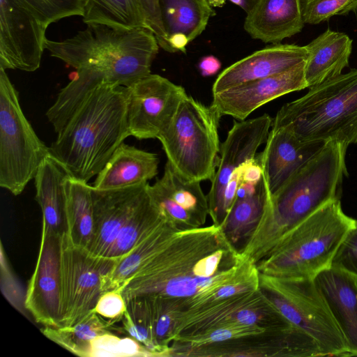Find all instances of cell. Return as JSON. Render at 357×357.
<instances>
[{"mask_svg": "<svg viewBox=\"0 0 357 357\" xmlns=\"http://www.w3.org/2000/svg\"><path fill=\"white\" fill-rule=\"evenodd\" d=\"M260 289L256 265L221 227L178 231L123 289L127 301L146 298L152 310L181 317L229 297ZM175 322V324H176Z\"/></svg>", "mask_w": 357, "mask_h": 357, "instance_id": "cell-1", "label": "cell"}, {"mask_svg": "<svg viewBox=\"0 0 357 357\" xmlns=\"http://www.w3.org/2000/svg\"><path fill=\"white\" fill-rule=\"evenodd\" d=\"M348 146L326 142L274 195L251 236L241 249L255 264L264 257L291 230L331 200L340 197Z\"/></svg>", "mask_w": 357, "mask_h": 357, "instance_id": "cell-2", "label": "cell"}, {"mask_svg": "<svg viewBox=\"0 0 357 357\" xmlns=\"http://www.w3.org/2000/svg\"><path fill=\"white\" fill-rule=\"evenodd\" d=\"M128 136L126 88L102 84L86 96L49 149L70 176L87 183Z\"/></svg>", "mask_w": 357, "mask_h": 357, "instance_id": "cell-3", "label": "cell"}, {"mask_svg": "<svg viewBox=\"0 0 357 357\" xmlns=\"http://www.w3.org/2000/svg\"><path fill=\"white\" fill-rule=\"evenodd\" d=\"M45 46L52 56L75 69H96L105 84L123 87L151 74L160 47L147 28L123 30L103 24H89L60 41L47 38Z\"/></svg>", "mask_w": 357, "mask_h": 357, "instance_id": "cell-4", "label": "cell"}, {"mask_svg": "<svg viewBox=\"0 0 357 357\" xmlns=\"http://www.w3.org/2000/svg\"><path fill=\"white\" fill-rule=\"evenodd\" d=\"M286 103L272 128H284L303 142L357 143V68L309 88Z\"/></svg>", "mask_w": 357, "mask_h": 357, "instance_id": "cell-5", "label": "cell"}, {"mask_svg": "<svg viewBox=\"0 0 357 357\" xmlns=\"http://www.w3.org/2000/svg\"><path fill=\"white\" fill-rule=\"evenodd\" d=\"M356 225L335 198L284 235L255 265L261 274L314 278L330 268L341 243Z\"/></svg>", "mask_w": 357, "mask_h": 357, "instance_id": "cell-6", "label": "cell"}, {"mask_svg": "<svg viewBox=\"0 0 357 357\" xmlns=\"http://www.w3.org/2000/svg\"><path fill=\"white\" fill-rule=\"evenodd\" d=\"M220 117L211 105L187 95L158 136L167 161L184 178L199 182L213 180L220 150Z\"/></svg>", "mask_w": 357, "mask_h": 357, "instance_id": "cell-7", "label": "cell"}, {"mask_svg": "<svg viewBox=\"0 0 357 357\" xmlns=\"http://www.w3.org/2000/svg\"><path fill=\"white\" fill-rule=\"evenodd\" d=\"M50 154L25 117L6 70L0 68V186L21 194Z\"/></svg>", "mask_w": 357, "mask_h": 357, "instance_id": "cell-8", "label": "cell"}, {"mask_svg": "<svg viewBox=\"0 0 357 357\" xmlns=\"http://www.w3.org/2000/svg\"><path fill=\"white\" fill-rule=\"evenodd\" d=\"M259 275L264 296L284 317L317 342L324 356H351L313 278Z\"/></svg>", "mask_w": 357, "mask_h": 357, "instance_id": "cell-9", "label": "cell"}, {"mask_svg": "<svg viewBox=\"0 0 357 357\" xmlns=\"http://www.w3.org/2000/svg\"><path fill=\"white\" fill-rule=\"evenodd\" d=\"M121 258L102 257L63 237L61 258V327L70 326L92 312L102 293L103 277Z\"/></svg>", "mask_w": 357, "mask_h": 357, "instance_id": "cell-10", "label": "cell"}, {"mask_svg": "<svg viewBox=\"0 0 357 357\" xmlns=\"http://www.w3.org/2000/svg\"><path fill=\"white\" fill-rule=\"evenodd\" d=\"M292 324L259 289L229 297L180 318L174 327L170 346L224 326L256 325L278 329Z\"/></svg>", "mask_w": 357, "mask_h": 357, "instance_id": "cell-11", "label": "cell"}, {"mask_svg": "<svg viewBox=\"0 0 357 357\" xmlns=\"http://www.w3.org/2000/svg\"><path fill=\"white\" fill-rule=\"evenodd\" d=\"M273 119L267 114L234 121L225 140L220 144L216 171L207 195L209 216L213 225L221 227L225 219L224 196L228 183L241 180L245 163L256 156L268 137Z\"/></svg>", "mask_w": 357, "mask_h": 357, "instance_id": "cell-12", "label": "cell"}, {"mask_svg": "<svg viewBox=\"0 0 357 357\" xmlns=\"http://www.w3.org/2000/svg\"><path fill=\"white\" fill-rule=\"evenodd\" d=\"M125 88L128 130L137 139H158L187 96L183 86L151 73Z\"/></svg>", "mask_w": 357, "mask_h": 357, "instance_id": "cell-13", "label": "cell"}, {"mask_svg": "<svg viewBox=\"0 0 357 357\" xmlns=\"http://www.w3.org/2000/svg\"><path fill=\"white\" fill-rule=\"evenodd\" d=\"M47 26L13 0H0V68L36 70Z\"/></svg>", "mask_w": 357, "mask_h": 357, "instance_id": "cell-14", "label": "cell"}, {"mask_svg": "<svg viewBox=\"0 0 357 357\" xmlns=\"http://www.w3.org/2000/svg\"><path fill=\"white\" fill-rule=\"evenodd\" d=\"M63 237L42 228L35 270L24 296V307L36 322L61 327V258Z\"/></svg>", "mask_w": 357, "mask_h": 357, "instance_id": "cell-15", "label": "cell"}, {"mask_svg": "<svg viewBox=\"0 0 357 357\" xmlns=\"http://www.w3.org/2000/svg\"><path fill=\"white\" fill-rule=\"evenodd\" d=\"M149 193L165 220L178 231L204 227L209 206L200 182L190 181L179 174L167 161L161 178Z\"/></svg>", "mask_w": 357, "mask_h": 357, "instance_id": "cell-16", "label": "cell"}, {"mask_svg": "<svg viewBox=\"0 0 357 357\" xmlns=\"http://www.w3.org/2000/svg\"><path fill=\"white\" fill-rule=\"evenodd\" d=\"M305 66L303 61L284 73L213 93L211 105L220 116L245 120L261 105L287 93L307 88Z\"/></svg>", "mask_w": 357, "mask_h": 357, "instance_id": "cell-17", "label": "cell"}, {"mask_svg": "<svg viewBox=\"0 0 357 357\" xmlns=\"http://www.w3.org/2000/svg\"><path fill=\"white\" fill-rule=\"evenodd\" d=\"M149 185L146 182L109 190H98L92 187L93 235L86 249L90 253L108 257L121 229L148 193Z\"/></svg>", "mask_w": 357, "mask_h": 357, "instance_id": "cell-18", "label": "cell"}, {"mask_svg": "<svg viewBox=\"0 0 357 357\" xmlns=\"http://www.w3.org/2000/svg\"><path fill=\"white\" fill-rule=\"evenodd\" d=\"M325 144L303 142L284 128H272L264 149L258 155L269 197L278 191Z\"/></svg>", "mask_w": 357, "mask_h": 357, "instance_id": "cell-19", "label": "cell"}, {"mask_svg": "<svg viewBox=\"0 0 357 357\" xmlns=\"http://www.w3.org/2000/svg\"><path fill=\"white\" fill-rule=\"evenodd\" d=\"M305 46L274 44L235 62L220 73L212 87L216 93L251 81L287 71L305 61Z\"/></svg>", "mask_w": 357, "mask_h": 357, "instance_id": "cell-20", "label": "cell"}, {"mask_svg": "<svg viewBox=\"0 0 357 357\" xmlns=\"http://www.w3.org/2000/svg\"><path fill=\"white\" fill-rule=\"evenodd\" d=\"M351 356H357V278L330 267L313 278Z\"/></svg>", "mask_w": 357, "mask_h": 357, "instance_id": "cell-21", "label": "cell"}, {"mask_svg": "<svg viewBox=\"0 0 357 357\" xmlns=\"http://www.w3.org/2000/svg\"><path fill=\"white\" fill-rule=\"evenodd\" d=\"M302 0H256L243 27L254 39L277 44L301 31Z\"/></svg>", "mask_w": 357, "mask_h": 357, "instance_id": "cell-22", "label": "cell"}, {"mask_svg": "<svg viewBox=\"0 0 357 357\" xmlns=\"http://www.w3.org/2000/svg\"><path fill=\"white\" fill-rule=\"evenodd\" d=\"M159 162L156 154L122 142L97 174L92 187L109 190L148 182L158 174Z\"/></svg>", "mask_w": 357, "mask_h": 357, "instance_id": "cell-23", "label": "cell"}, {"mask_svg": "<svg viewBox=\"0 0 357 357\" xmlns=\"http://www.w3.org/2000/svg\"><path fill=\"white\" fill-rule=\"evenodd\" d=\"M68 173L51 155L35 176L36 200L41 208L43 227L61 237L68 236L67 195L65 181Z\"/></svg>", "mask_w": 357, "mask_h": 357, "instance_id": "cell-24", "label": "cell"}, {"mask_svg": "<svg viewBox=\"0 0 357 357\" xmlns=\"http://www.w3.org/2000/svg\"><path fill=\"white\" fill-rule=\"evenodd\" d=\"M305 77L311 88L342 74L349 66L352 40L345 33L329 29L305 45Z\"/></svg>", "mask_w": 357, "mask_h": 357, "instance_id": "cell-25", "label": "cell"}, {"mask_svg": "<svg viewBox=\"0 0 357 357\" xmlns=\"http://www.w3.org/2000/svg\"><path fill=\"white\" fill-rule=\"evenodd\" d=\"M178 230L165 220L151 234L121 257L103 277L102 292L121 289L167 244Z\"/></svg>", "mask_w": 357, "mask_h": 357, "instance_id": "cell-26", "label": "cell"}, {"mask_svg": "<svg viewBox=\"0 0 357 357\" xmlns=\"http://www.w3.org/2000/svg\"><path fill=\"white\" fill-rule=\"evenodd\" d=\"M160 10L167 43L174 36L192 41L205 29L215 15L208 0H159Z\"/></svg>", "mask_w": 357, "mask_h": 357, "instance_id": "cell-27", "label": "cell"}, {"mask_svg": "<svg viewBox=\"0 0 357 357\" xmlns=\"http://www.w3.org/2000/svg\"><path fill=\"white\" fill-rule=\"evenodd\" d=\"M65 187L68 238L74 245L87 249L93 238L94 227L92 186L68 175Z\"/></svg>", "mask_w": 357, "mask_h": 357, "instance_id": "cell-28", "label": "cell"}, {"mask_svg": "<svg viewBox=\"0 0 357 357\" xmlns=\"http://www.w3.org/2000/svg\"><path fill=\"white\" fill-rule=\"evenodd\" d=\"M268 199L269 195L263 176L254 192L242 197H235L221 228L227 239L236 248L238 243L244 240L245 245L251 236Z\"/></svg>", "mask_w": 357, "mask_h": 357, "instance_id": "cell-29", "label": "cell"}, {"mask_svg": "<svg viewBox=\"0 0 357 357\" xmlns=\"http://www.w3.org/2000/svg\"><path fill=\"white\" fill-rule=\"evenodd\" d=\"M83 22L130 30L147 28L139 0H85Z\"/></svg>", "mask_w": 357, "mask_h": 357, "instance_id": "cell-30", "label": "cell"}, {"mask_svg": "<svg viewBox=\"0 0 357 357\" xmlns=\"http://www.w3.org/2000/svg\"><path fill=\"white\" fill-rule=\"evenodd\" d=\"M114 324L100 317L93 310L70 326H44L41 332L45 336L73 354L91 357V342L96 337L111 332Z\"/></svg>", "mask_w": 357, "mask_h": 357, "instance_id": "cell-31", "label": "cell"}, {"mask_svg": "<svg viewBox=\"0 0 357 357\" xmlns=\"http://www.w3.org/2000/svg\"><path fill=\"white\" fill-rule=\"evenodd\" d=\"M149 190L119 234L108 258H121L165 221Z\"/></svg>", "mask_w": 357, "mask_h": 357, "instance_id": "cell-32", "label": "cell"}, {"mask_svg": "<svg viewBox=\"0 0 357 357\" xmlns=\"http://www.w3.org/2000/svg\"><path fill=\"white\" fill-rule=\"evenodd\" d=\"M127 310L122 317L123 330L160 356L155 343L148 301L144 296H135L126 301Z\"/></svg>", "mask_w": 357, "mask_h": 357, "instance_id": "cell-33", "label": "cell"}, {"mask_svg": "<svg viewBox=\"0 0 357 357\" xmlns=\"http://www.w3.org/2000/svg\"><path fill=\"white\" fill-rule=\"evenodd\" d=\"M13 1L47 26L65 17L82 16L85 3V0Z\"/></svg>", "mask_w": 357, "mask_h": 357, "instance_id": "cell-34", "label": "cell"}, {"mask_svg": "<svg viewBox=\"0 0 357 357\" xmlns=\"http://www.w3.org/2000/svg\"><path fill=\"white\" fill-rule=\"evenodd\" d=\"M151 356L150 351L132 337L121 338L111 332L96 337L91 342V357Z\"/></svg>", "mask_w": 357, "mask_h": 357, "instance_id": "cell-35", "label": "cell"}, {"mask_svg": "<svg viewBox=\"0 0 357 357\" xmlns=\"http://www.w3.org/2000/svg\"><path fill=\"white\" fill-rule=\"evenodd\" d=\"M357 10V0H302L304 23L317 24Z\"/></svg>", "mask_w": 357, "mask_h": 357, "instance_id": "cell-36", "label": "cell"}, {"mask_svg": "<svg viewBox=\"0 0 357 357\" xmlns=\"http://www.w3.org/2000/svg\"><path fill=\"white\" fill-rule=\"evenodd\" d=\"M331 267L357 278V226L347 234L332 261Z\"/></svg>", "mask_w": 357, "mask_h": 357, "instance_id": "cell-37", "label": "cell"}, {"mask_svg": "<svg viewBox=\"0 0 357 357\" xmlns=\"http://www.w3.org/2000/svg\"><path fill=\"white\" fill-rule=\"evenodd\" d=\"M126 310L127 304L122 290L116 289L102 292L98 299L93 311L102 317L114 323L122 319Z\"/></svg>", "mask_w": 357, "mask_h": 357, "instance_id": "cell-38", "label": "cell"}, {"mask_svg": "<svg viewBox=\"0 0 357 357\" xmlns=\"http://www.w3.org/2000/svg\"><path fill=\"white\" fill-rule=\"evenodd\" d=\"M147 27L155 35L159 46L171 52L162 22L159 0H139Z\"/></svg>", "mask_w": 357, "mask_h": 357, "instance_id": "cell-39", "label": "cell"}, {"mask_svg": "<svg viewBox=\"0 0 357 357\" xmlns=\"http://www.w3.org/2000/svg\"><path fill=\"white\" fill-rule=\"evenodd\" d=\"M220 61L213 55L202 57L198 64L200 73L204 77L215 75L220 70Z\"/></svg>", "mask_w": 357, "mask_h": 357, "instance_id": "cell-40", "label": "cell"}, {"mask_svg": "<svg viewBox=\"0 0 357 357\" xmlns=\"http://www.w3.org/2000/svg\"><path fill=\"white\" fill-rule=\"evenodd\" d=\"M356 226H357V220H356Z\"/></svg>", "mask_w": 357, "mask_h": 357, "instance_id": "cell-41", "label": "cell"}]
</instances>
